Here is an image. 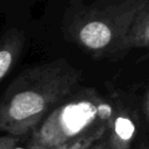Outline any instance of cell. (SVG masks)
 Segmentation results:
<instances>
[{
	"mask_svg": "<svg viewBox=\"0 0 149 149\" xmlns=\"http://www.w3.org/2000/svg\"><path fill=\"white\" fill-rule=\"evenodd\" d=\"M83 72L65 58L29 68L0 97V133L29 136L69 95L76 92Z\"/></svg>",
	"mask_w": 149,
	"mask_h": 149,
	"instance_id": "6da1fadb",
	"label": "cell"
},
{
	"mask_svg": "<svg viewBox=\"0 0 149 149\" xmlns=\"http://www.w3.org/2000/svg\"><path fill=\"white\" fill-rule=\"evenodd\" d=\"M146 0L71 1L62 17L64 40L93 59L118 61L126 56L125 41Z\"/></svg>",
	"mask_w": 149,
	"mask_h": 149,
	"instance_id": "7a4b0ae2",
	"label": "cell"
},
{
	"mask_svg": "<svg viewBox=\"0 0 149 149\" xmlns=\"http://www.w3.org/2000/svg\"><path fill=\"white\" fill-rule=\"evenodd\" d=\"M113 106L93 87L69 95L34 132L26 144L31 149H90L107 133Z\"/></svg>",
	"mask_w": 149,
	"mask_h": 149,
	"instance_id": "3957f363",
	"label": "cell"
},
{
	"mask_svg": "<svg viewBox=\"0 0 149 149\" xmlns=\"http://www.w3.org/2000/svg\"><path fill=\"white\" fill-rule=\"evenodd\" d=\"M113 106L105 135L109 149H132L137 134V115L120 94L111 97Z\"/></svg>",
	"mask_w": 149,
	"mask_h": 149,
	"instance_id": "277c9868",
	"label": "cell"
},
{
	"mask_svg": "<svg viewBox=\"0 0 149 149\" xmlns=\"http://www.w3.org/2000/svg\"><path fill=\"white\" fill-rule=\"evenodd\" d=\"M24 34L17 28L7 30L0 37V83L19 61L24 45Z\"/></svg>",
	"mask_w": 149,
	"mask_h": 149,
	"instance_id": "5b68a950",
	"label": "cell"
},
{
	"mask_svg": "<svg viewBox=\"0 0 149 149\" xmlns=\"http://www.w3.org/2000/svg\"><path fill=\"white\" fill-rule=\"evenodd\" d=\"M134 49L144 50V58H149V0L137 12L125 41L126 55Z\"/></svg>",
	"mask_w": 149,
	"mask_h": 149,
	"instance_id": "8992f818",
	"label": "cell"
},
{
	"mask_svg": "<svg viewBox=\"0 0 149 149\" xmlns=\"http://www.w3.org/2000/svg\"><path fill=\"white\" fill-rule=\"evenodd\" d=\"M22 137L10 136V135H0V149H13L22 140Z\"/></svg>",
	"mask_w": 149,
	"mask_h": 149,
	"instance_id": "52a82bcc",
	"label": "cell"
},
{
	"mask_svg": "<svg viewBox=\"0 0 149 149\" xmlns=\"http://www.w3.org/2000/svg\"><path fill=\"white\" fill-rule=\"evenodd\" d=\"M141 107H142V112H143L144 116H146L147 120L149 121V87H148V90L146 91V93H144V95H143Z\"/></svg>",
	"mask_w": 149,
	"mask_h": 149,
	"instance_id": "ba28073f",
	"label": "cell"
},
{
	"mask_svg": "<svg viewBox=\"0 0 149 149\" xmlns=\"http://www.w3.org/2000/svg\"><path fill=\"white\" fill-rule=\"evenodd\" d=\"M90 149H109V147H108V144H107V142H106V139H105V136L100 140V141H98L92 148H90Z\"/></svg>",
	"mask_w": 149,
	"mask_h": 149,
	"instance_id": "9c48e42d",
	"label": "cell"
},
{
	"mask_svg": "<svg viewBox=\"0 0 149 149\" xmlns=\"http://www.w3.org/2000/svg\"><path fill=\"white\" fill-rule=\"evenodd\" d=\"M139 149H149V139H147L146 141H143V142L140 144Z\"/></svg>",
	"mask_w": 149,
	"mask_h": 149,
	"instance_id": "30bf717a",
	"label": "cell"
},
{
	"mask_svg": "<svg viewBox=\"0 0 149 149\" xmlns=\"http://www.w3.org/2000/svg\"><path fill=\"white\" fill-rule=\"evenodd\" d=\"M13 149H31V148H29V147L26 144V146H23V147H22V146H15Z\"/></svg>",
	"mask_w": 149,
	"mask_h": 149,
	"instance_id": "8fae6325",
	"label": "cell"
},
{
	"mask_svg": "<svg viewBox=\"0 0 149 149\" xmlns=\"http://www.w3.org/2000/svg\"><path fill=\"white\" fill-rule=\"evenodd\" d=\"M91 148H92V147H91Z\"/></svg>",
	"mask_w": 149,
	"mask_h": 149,
	"instance_id": "7c38bea8",
	"label": "cell"
}]
</instances>
